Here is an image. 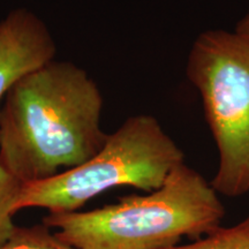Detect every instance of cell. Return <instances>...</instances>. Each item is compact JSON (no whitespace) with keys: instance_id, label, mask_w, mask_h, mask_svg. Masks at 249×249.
Masks as SVG:
<instances>
[{"instance_id":"6da1fadb","label":"cell","mask_w":249,"mask_h":249,"mask_svg":"<svg viewBox=\"0 0 249 249\" xmlns=\"http://www.w3.org/2000/svg\"><path fill=\"white\" fill-rule=\"evenodd\" d=\"M103 96L88 73L52 60L18 81L0 110V164L22 185L80 166L101 150Z\"/></svg>"},{"instance_id":"7a4b0ae2","label":"cell","mask_w":249,"mask_h":249,"mask_svg":"<svg viewBox=\"0 0 249 249\" xmlns=\"http://www.w3.org/2000/svg\"><path fill=\"white\" fill-rule=\"evenodd\" d=\"M224 217L219 194L183 161L147 194L91 211L49 213L43 223L76 249H167L213 232Z\"/></svg>"},{"instance_id":"3957f363","label":"cell","mask_w":249,"mask_h":249,"mask_svg":"<svg viewBox=\"0 0 249 249\" xmlns=\"http://www.w3.org/2000/svg\"><path fill=\"white\" fill-rule=\"evenodd\" d=\"M183 161L185 154L160 121L138 114L108 134L101 150L86 163L23 185L14 211L44 208L50 213H74L97 195L121 186L152 192Z\"/></svg>"},{"instance_id":"277c9868","label":"cell","mask_w":249,"mask_h":249,"mask_svg":"<svg viewBox=\"0 0 249 249\" xmlns=\"http://www.w3.org/2000/svg\"><path fill=\"white\" fill-rule=\"evenodd\" d=\"M186 75L200 93L218 150L211 186L227 197L248 194L249 42L235 31H203L189 51Z\"/></svg>"},{"instance_id":"5b68a950","label":"cell","mask_w":249,"mask_h":249,"mask_svg":"<svg viewBox=\"0 0 249 249\" xmlns=\"http://www.w3.org/2000/svg\"><path fill=\"white\" fill-rule=\"evenodd\" d=\"M55 53L53 37L33 12L18 8L2 18L0 21V103L18 81L54 60Z\"/></svg>"},{"instance_id":"8992f818","label":"cell","mask_w":249,"mask_h":249,"mask_svg":"<svg viewBox=\"0 0 249 249\" xmlns=\"http://www.w3.org/2000/svg\"><path fill=\"white\" fill-rule=\"evenodd\" d=\"M167 249H249V216L233 226L218 227L192 244Z\"/></svg>"},{"instance_id":"52a82bcc","label":"cell","mask_w":249,"mask_h":249,"mask_svg":"<svg viewBox=\"0 0 249 249\" xmlns=\"http://www.w3.org/2000/svg\"><path fill=\"white\" fill-rule=\"evenodd\" d=\"M0 249H76L71 247L48 226L36 225L30 227H17L14 234L7 241L0 245Z\"/></svg>"},{"instance_id":"ba28073f","label":"cell","mask_w":249,"mask_h":249,"mask_svg":"<svg viewBox=\"0 0 249 249\" xmlns=\"http://www.w3.org/2000/svg\"><path fill=\"white\" fill-rule=\"evenodd\" d=\"M22 186L0 164V245L7 241L18 227L13 223L14 205Z\"/></svg>"},{"instance_id":"9c48e42d","label":"cell","mask_w":249,"mask_h":249,"mask_svg":"<svg viewBox=\"0 0 249 249\" xmlns=\"http://www.w3.org/2000/svg\"><path fill=\"white\" fill-rule=\"evenodd\" d=\"M235 33L249 42V9L235 27Z\"/></svg>"}]
</instances>
